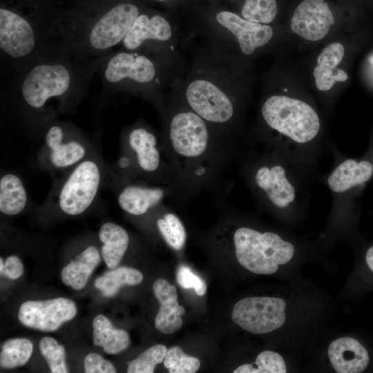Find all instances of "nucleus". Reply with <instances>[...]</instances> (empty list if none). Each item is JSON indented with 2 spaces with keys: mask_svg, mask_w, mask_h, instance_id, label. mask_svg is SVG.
Returning a JSON list of instances; mask_svg holds the SVG:
<instances>
[{
  "mask_svg": "<svg viewBox=\"0 0 373 373\" xmlns=\"http://www.w3.org/2000/svg\"><path fill=\"white\" fill-rule=\"evenodd\" d=\"M286 303L276 297H247L238 300L231 314L232 321L253 334H265L283 325Z\"/></svg>",
  "mask_w": 373,
  "mask_h": 373,
  "instance_id": "nucleus-13",
  "label": "nucleus"
},
{
  "mask_svg": "<svg viewBox=\"0 0 373 373\" xmlns=\"http://www.w3.org/2000/svg\"><path fill=\"white\" fill-rule=\"evenodd\" d=\"M153 289L160 303L155 327L165 334L174 333L182 325V316L185 314V309L178 303L176 288L166 280L159 278L155 281Z\"/></svg>",
  "mask_w": 373,
  "mask_h": 373,
  "instance_id": "nucleus-18",
  "label": "nucleus"
},
{
  "mask_svg": "<svg viewBox=\"0 0 373 373\" xmlns=\"http://www.w3.org/2000/svg\"><path fill=\"white\" fill-rule=\"evenodd\" d=\"M124 154L119 166L127 178L142 177L154 184L171 186L172 175L161 141L142 120L126 127L122 134Z\"/></svg>",
  "mask_w": 373,
  "mask_h": 373,
  "instance_id": "nucleus-7",
  "label": "nucleus"
},
{
  "mask_svg": "<svg viewBox=\"0 0 373 373\" xmlns=\"http://www.w3.org/2000/svg\"><path fill=\"white\" fill-rule=\"evenodd\" d=\"M102 178L101 168L95 160L84 159L76 164L59 190V209L69 216L86 211L96 198Z\"/></svg>",
  "mask_w": 373,
  "mask_h": 373,
  "instance_id": "nucleus-12",
  "label": "nucleus"
},
{
  "mask_svg": "<svg viewBox=\"0 0 373 373\" xmlns=\"http://www.w3.org/2000/svg\"><path fill=\"white\" fill-rule=\"evenodd\" d=\"M142 280L143 275L139 270L128 267H119L98 277L95 281V286L104 296L112 297L122 287L137 285L141 283Z\"/></svg>",
  "mask_w": 373,
  "mask_h": 373,
  "instance_id": "nucleus-27",
  "label": "nucleus"
},
{
  "mask_svg": "<svg viewBox=\"0 0 373 373\" xmlns=\"http://www.w3.org/2000/svg\"><path fill=\"white\" fill-rule=\"evenodd\" d=\"M160 141L169 164L171 201L185 205L200 193L218 192L236 152L235 141L218 133L204 119L182 103L168 97L159 112Z\"/></svg>",
  "mask_w": 373,
  "mask_h": 373,
  "instance_id": "nucleus-2",
  "label": "nucleus"
},
{
  "mask_svg": "<svg viewBox=\"0 0 373 373\" xmlns=\"http://www.w3.org/2000/svg\"><path fill=\"white\" fill-rule=\"evenodd\" d=\"M99 238L102 243V256L106 266L111 269L115 268L128 247V232L120 225L107 222L101 226Z\"/></svg>",
  "mask_w": 373,
  "mask_h": 373,
  "instance_id": "nucleus-23",
  "label": "nucleus"
},
{
  "mask_svg": "<svg viewBox=\"0 0 373 373\" xmlns=\"http://www.w3.org/2000/svg\"><path fill=\"white\" fill-rule=\"evenodd\" d=\"M166 346L157 344L141 353L128 363V373H153L156 365L162 363L167 352Z\"/></svg>",
  "mask_w": 373,
  "mask_h": 373,
  "instance_id": "nucleus-31",
  "label": "nucleus"
},
{
  "mask_svg": "<svg viewBox=\"0 0 373 373\" xmlns=\"http://www.w3.org/2000/svg\"><path fill=\"white\" fill-rule=\"evenodd\" d=\"M345 53L343 46L338 42L329 44L325 47L317 59V65L314 69V77L316 88L321 91L331 89L336 82L347 79V73L337 68Z\"/></svg>",
  "mask_w": 373,
  "mask_h": 373,
  "instance_id": "nucleus-20",
  "label": "nucleus"
},
{
  "mask_svg": "<svg viewBox=\"0 0 373 373\" xmlns=\"http://www.w3.org/2000/svg\"><path fill=\"white\" fill-rule=\"evenodd\" d=\"M32 343L26 338H12L2 345L0 354V365L5 369H12L25 365L31 356Z\"/></svg>",
  "mask_w": 373,
  "mask_h": 373,
  "instance_id": "nucleus-28",
  "label": "nucleus"
},
{
  "mask_svg": "<svg viewBox=\"0 0 373 373\" xmlns=\"http://www.w3.org/2000/svg\"><path fill=\"white\" fill-rule=\"evenodd\" d=\"M105 55L80 59L55 40L7 75L3 98L23 124L44 133L84 98Z\"/></svg>",
  "mask_w": 373,
  "mask_h": 373,
  "instance_id": "nucleus-1",
  "label": "nucleus"
},
{
  "mask_svg": "<svg viewBox=\"0 0 373 373\" xmlns=\"http://www.w3.org/2000/svg\"><path fill=\"white\" fill-rule=\"evenodd\" d=\"M277 13L276 0H245L240 10L245 19L262 24H270Z\"/></svg>",
  "mask_w": 373,
  "mask_h": 373,
  "instance_id": "nucleus-30",
  "label": "nucleus"
},
{
  "mask_svg": "<svg viewBox=\"0 0 373 373\" xmlns=\"http://www.w3.org/2000/svg\"><path fill=\"white\" fill-rule=\"evenodd\" d=\"M44 133L48 160L54 168L66 169L85 159V143L80 132L70 123L55 119L47 126Z\"/></svg>",
  "mask_w": 373,
  "mask_h": 373,
  "instance_id": "nucleus-14",
  "label": "nucleus"
},
{
  "mask_svg": "<svg viewBox=\"0 0 373 373\" xmlns=\"http://www.w3.org/2000/svg\"><path fill=\"white\" fill-rule=\"evenodd\" d=\"M164 365L170 373H194L199 370L200 361L186 354L180 347L175 346L167 350Z\"/></svg>",
  "mask_w": 373,
  "mask_h": 373,
  "instance_id": "nucleus-32",
  "label": "nucleus"
},
{
  "mask_svg": "<svg viewBox=\"0 0 373 373\" xmlns=\"http://www.w3.org/2000/svg\"><path fill=\"white\" fill-rule=\"evenodd\" d=\"M230 66L200 50L186 76L181 77L168 97L182 103L220 135L234 141L239 106L229 81Z\"/></svg>",
  "mask_w": 373,
  "mask_h": 373,
  "instance_id": "nucleus-3",
  "label": "nucleus"
},
{
  "mask_svg": "<svg viewBox=\"0 0 373 373\" xmlns=\"http://www.w3.org/2000/svg\"><path fill=\"white\" fill-rule=\"evenodd\" d=\"M100 262V254L94 246H89L76 256L61 271L63 283L75 290L82 289Z\"/></svg>",
  "mask_w": 373,
  "mask_h": 373,
  "instance_id": "nucleus-22",
  "label": "nucleus"
},
{
  "mask_svg": "<svg viewBox=\"0 0 373 373\" xmlns=\"http://www.w3.org/2000/svg\"><path fill=\"white\" fill-rule=\"evenodd\" d=\"M327 354L334 370L338 373H359L370 362L366 349L355 338L346 336L333 341Z\"/></svg>",
  "mask_w": 373,
  "mask_h": 373,
  "instance_id": "nucleus-19",
  "label": "nucleus"
},
{
  "mask_svg": "<svg viewBox=\"0 0 373 373\" xmlns=\"http://www.w3.org/2000/svg\"><path fill=\"white\" fill-rule=\"evenodd\" d=\"M23 272V266L21 260L16 256H8L3 262L0 258V273L1 276L15 280L19 278Z\"/></svg>",
  "mask_w": 373,
  "mask_h": 373,
  "instance_id": "nucleus-36",
  "label": "nucleus"
},
{
  "mask_svg": "<svg viewBox=\"0 0 373 373\" xmlns=\"http://www.w3.org/2000/svg\"><path fill=\"white\" fill-rule=\"evenodd\" d=\"M156 1H160V2H166L169 0H156Z\"/></svg>",
  "mask_w": 373,
  "mask_h": 373,
  "instance_id": "nucleus-38",
  "label": "nucleus"
},
{
  "mask_svg": "<svg viewBox=\"0 0 373 373\" xmlns=\"http://www.w3.org/2000/svg\"><path fill=\"white\" fill-rule=\"evenodd\" d=\"M176 279L179 285L182 288H193L200 296H204L206 293L207 285L204 281L195 274L187 266L182 265L178 268Z\"/></svg>",
  "mask_w": 373,
  "mask_h": 373,
  "instance_id": "nucleus-34",
  "label": "nucleus"
},
{
  "mask_svg": "<svg viewBox=\"0 0 373 373\" xmlns=\"http://www.w3.org/2000/svg\"><path fill=\"white\" fill-rule=\"evenodd\" d=\"M93 340L95 346L103 347L104 352L116 354L130 345L128 334L122 329L114 327L111 321L104 315L99 314L93 321Z\"/></svg>",
  "mask_w": 373,
  "mask_h": 373,
  "instance_id": "nucleus-24",
  "label": "nucleus"
},
{
  "mask_svg": "<svg viewBox=\"0 0 373 373\" xmlns=\"http://www.w3.org/2000/svg\"><path fill=\"white\" fill-rule=\"evenodd\" d=\"M179 30L164 16L142 12L119 45L135 51L171 61H180L178 46Z\"/></svg>",
  "mask_w": 373,
  "mask_h": 373,
  "instance_id": "nucleus-11",
  "label": "nucleus"
},
{
  "mask_svg": "<svg viewBox=\"0 0 373 373\" xmlns=\"http://www.w3.org/2000/svg\"><path fill=\"white\" fill-rule=\"evenodd\" d=\"M124 184L117 195V203L126 213L141 216L152 212L164 203V200H171L172 191L169 185L144 184L133 182Z\"/></svg>",
  "mask_w": 373,
  "mask_h": 373,
  "instance_id": "nucleus-17",
  "label": "nucleus"
},
{
  "mask_svg": "<svg viewBox=\"0 0 373 373\" xmlns=\"http://www.w3.org/2000/svg\"><path fill=\"white\" fill-rule=\"evenodd\" d=\"M84 371L86 373H115L116 369L99 354L90 353L84 359Z\"/></svg>",
  "mask_w": 373,
  "mask_h": 373,
  "instance_id": "nucleus-35",
  "label": "nucleus"
},
{
  "mask_svg": "<svg viewBox=\"0 0 373 373\" xmlns=\"http://www.w3.org/2000/svg\"><path fill=\"white\" fill-rule=\"evenodd\" d=\"M28 195L21 179L11 173L0 179V211L8 216L21 213L26 207Z\"/></svg>",
  "mask_w": 373,
  "mask_h": 373,
  "instance_id": "nucleus-25",
  "label": "nucleus"
},
{
  "mask_svg": "<svg viewBox=\"0 0 373 373\" xmlns=\"http://www.w3.org/2000/svg\"><path fill=\"white\" fill-rule=\"evenodd\" d=\"M236 258L241 266L257 274L275 273L294 256V245L272 231L248 226L236 227L231 235Z\"/></svg>",
  "mask_w": 373,
  "mask_h": 373,
  "instance_id": "nucleus-8",
  "label": "nucleus"
},
{
  "mask_svg": "<svg viewBox=\"0 0 373 373\" xmlns=\"http://www.w3.org/2000/svg\"><path fill=\"white\" fill-rule=\"evenodd\" d=\"M286 365L283 358L277 352L263 351L254 363L238 367L233 373H285Z\"/></svg>",
  "mask_w": 373,
  "mask_h": 373,
  "instance_id": "nucleus-29",
  "label": "nucleus"
},
{
  "mask_svg": "<svg viewBox=\"0 0 373 373\" xmlns=\"http://www.w3.org/2000/svg\"><path fill=\"white\" fill-rule=\"evenodd\" d=\"M97 73L108 91L140 97L159 112L182 77L180 61L120 48L103 57Z\"/></svg>",
  "mask_w": 373,
  "mask_h": 373,
  "instance_id": "nucleus-4",
  "label": "nucleus"
},
{
  "mask_svg": "<svg viewBox=\"0 0 373 373\" xmlns=\"http://www.w3.org/2000/svg\"><path fill=\"white\" fill-rule=\"evenodd\" d=\"M155 223L165 242L175 251L181 250L186 242V230L179 218L164 203L157 210Z\"/></svg>",
  "mask_w": 373,
  "mask_h": 373,
  "instance_id": "nucleus-26",
  "label": "nucleus"
},
{
  "mask_svg": "<svg viewBox=\"0 0 373 373\" xmlns=\"http://www.w3.org/2000/svg\"><path fill=\"white\" fill-rule=\"evenodd\" d=\"M190 32L203 43L201 50L231 64L234 49L250 56L268 44L274 36L270 25L248 21L228 10L218 11L211 21Z\"/></svg>",
  "mask_w": 373,
  "mask_h": 373,
  "instance_id": "nucleus-6",
  "label": "nucleus"
},
{
  "mask_svg": "<svg viewBox=\"0 0 373 373\" xmlns=\"http://www.w3.org/2000/svg\"><path fill=\"white\" fill-rule=\"evenodd\" d=\"M141 12L134 3L117 1L98 11L79 10L59 16L58 39L78 58L100 57L119 46Z\"/></svg>",
  "mask_w": 373,
  "mask_h": 373,
  "instance_id": "nucleus-5",
  "label": "nucleus"
},
{
  "mask_svg": "<svg viewBox=\"0 0 373 373\" xmlns=\"http://www.w3.org/2000/svg\"><path fill=\"white\" fill-rule=\"evenodd\" d=\"M372 164L367 160L347 159L340 163L327 178L330 190L336 193H345L370 179Z\"/></svg>",
  "mask_w": 373,
  "mask_h": 373,
  "instance_id": "nucleus-21",
  "label": "nucleus"
},
{
  "mask_svg": "<svg viewBox=\"0 0 373 373\" xmlns=\"http://www.w3.org/2000/svg\"><path fill=\"white\" fill-rule=\"evenodd\" d=\"M264 123L271 130L298 144L313 140L320 129V119L306 102L284 95H271L260 109Z\"/></svg>",
  "mask_w": 373,
  "mask_h": 373,
  "instance_id": "nucleus-10",
  "label": "nucleus"
},
{
  "mask_svg": "<svg viewBox=\"0 0 373 373\" xmlns=\"http://www.w3.org/2000/svg\"><path fill=\"white\" fill-rule=\"evenodd\" d=\"M41 353L52 373L68 372L65 362V349L53 338L46 336L39 342Z\"/></svg>",
  "mask_w": 373,
  "mask_h": 373,
  "instance_id": "nucleus-33",
  "label": "nucleus"
},
{
  "mask_svg": "<svg viewBox=\"0 0 373 373\" xmlns=\"http://www.w3.org/2000/svg\"><path fill=\"white\" fill-rule=\"evenodd\" d=\"M365 260L368 267L373 271V246L367 249L365 255Z\"/></svg>",
  "mask_w": 373,
  "mask_h": 373,
  "instance_id": "nucleus-37",
  "label": "nucleus"
},
{
  "mask_svg": "<svg viewBox=\"0 0 373 373\" xmlns=\"http://www.w3.org/2000/svg\"><path fill=\"white\" fill-rule=\"evenodd\" d=\"M241 173L260 204L271 209H285L295 203V186L274 153H267L246 158Z\"/></svg>",
  "mask_w": 373,
  "mask_h": 373,
  "instance_id": "nucleus-9",
  "label": "nucleus"
},
{
  "mask_svg": "<svg viewBox=\"0 0 373 373\" xmlns=\"http://www.w3.org/2000/svg\"><path fill=\"white\" fill-rule=\"evenodd\" d=\"M77 314L75 303L66 298L29 300L19 310V321L26 327L43 332L56 331Z\"/></svg>",
  "mask_w": 373,
  "mask_h": 373,
  "instance_id": "nucleus-15",
  "label": "nucleus"
},
{
  "mask_svg": "<svg viewBox=\"0 0 373 373\" xmlns=\"http://www.w3.org/2000/svg\"><path fill=\"white\" fill-rule=\"evenodd\" d=\"M335 20L325 0H303L296 8L291 19V29L305 39H323Z\"/></svg>",
  "mask_w": 373,
  "mask_h": 373,
  "instance_id": "nucleus-16",
  "label": "nucleus"
}]
</instances>
